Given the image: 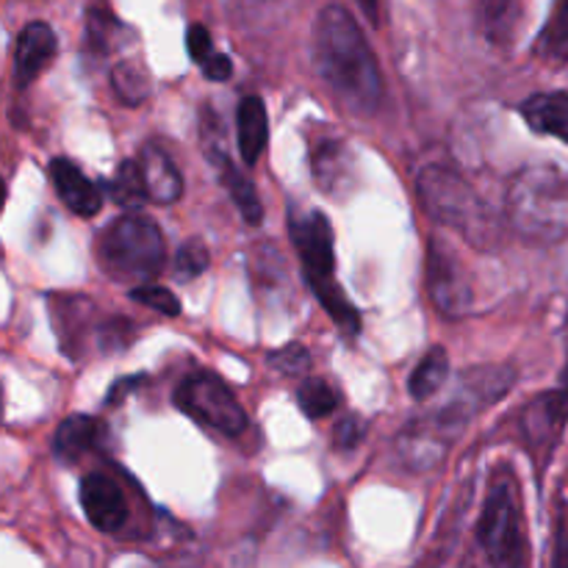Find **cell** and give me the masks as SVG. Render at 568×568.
<instances>
[{
    "label": "cell",
    "mask_w": 568,
    "mask_h": 568,
    "mask_svg": "<svg viewBox=\"0 0 568 568\" xmlns=\"http://www.w3.org/2000/svg\"><path fill=\"white\" fill-rule=\"evenodd\" d=\"M314 64L344 111L372 116L383 103L386 83L355 17L344 6H325L314 22Z\"/></svg>",
    "instance_id": "cell-1"
},
{
    "label": "cell",
    "mask_w": 568,
    "mask_h": 568,
    "mask_svg": "<svg viewBox=\"0 0 568 568\" xmlns=\"http://www.w3.org/2000/svg\"><path fill=\"white\" fill-rule=\"evenodd\" d=\"M510 386H514V372L508 369L469 372L453 403L433 416H425L422 422H414L397 438V449H403V458L410 466L427 469L447 453V444H453V438L464 430V425H469L471 414L503 397Z\"/></svg>",
    "instance_id": "cell-2"
},
{
    "label": "cell",
    "mask_w": 568,
    "mask_h": 568,
    "mask_svg": "<svg viewBox=\"0 0 568 568\" xmlns=\"http://www.w3.org/2000/svg\"><path fill=\"white\" fill-rule=\"evenodd\" d=\"M419 203L444 227L464 236L480 250H497L503 244V222L497 220L477 189L444 164H427L416 178Z\"/></svg>",
    "instance_id": "cell-3"
},
{
    "label": "cell",
    "mask_w": 568,
    "mask_h": 568,
    "mask_svg": "<svg viewBox=\"0 0 568 568\" xmlns=\"http://www.w3.org/2000/svg\"><path fill=\"white\" fill-rule=\"evenodd\" d=\"M505 209L525 242H560L568 236V172L555 164L525 166L510 183Z\"/></svg>",
    "instance_id": "cell-4"
},
{
    "label": "cell",
    "mask_w": 568,
    "mask_h": 568,
    "mask_svg": "<svg viewBox=\"0 0 568 568\" xmlns=\"http://www.w3.org/2000/svg\"><path fill=\"white\" fill-rule=\"evenodd\" d=\"M288 236L297 250L311 292L347 336H358L361 314L336 281V244L327 216L322 211H305V214L288 211Z\"/></svg>",
    "instance_id": "cell-5"
},
{
    "label": "cell",
    "mask_w": 568,
    "mask_h": 568,
    "mask_svg": "<svg viewBox=\"0 0 568 568\" xmlns=\"http://www.w3.org/2000/svg\"><path fill=\"white\" fill-rule=\"evenodd\" d=\"M98 258L105 275L114 281L148 286L164 270V233L148 214H122L100 233Z\"/></svg>",
    "instance_id": "cell-6"
},
{
    "label": "cell",
    "mask_w": 568,
    "mask_h": 568,
    "mask_svg": "<svg viewBox=\"0 0 568 568\" xmlns=\"http://www.w3.org/2000/svg\"><path fill=\"white\" fill-rule=\"evenodd\" d=\"M477 538L491 568H525V532L514 483H497L477 521Z\"/></svg>",
    "instance_id": "cell-7"
},
{
    "label": "cell",
    "mask_w": 568,
    "mask_h": 568,
    "mask_svg": "<svg viewBox=\"0 0 568 568\" xmlns=\"http://www.w3.org/2000/svg\"><path fill=\"white\" fill-rule=\"evenodd\" d=\"M175 405L194 422L222 433V436L236 438L250 425L247 410L239 403L233 388L211 372H194V375L183 377L181 386L175 388Z\"/></svg>",
    "instance_id": "cell-8"
},
{
    "label": "cell",
    "mask_w": 568,
    "mask_h": 568,
    "mask_svg": "<svg viewBox=\"0 0 568 568\" xmlns=\"http://www.w3.org/2000/svg\"><path fill=\"white\" fill-rule=\"evenodd\" d=\"M425 283L433 305L447 320H460L475 305V286L469 281V272L453 244L444 242L442 236H433L427 242Z\"/></svg>",
    "instance_id": "cell-9"
},
{
    "label": "cell",
    "mask_w": 568,
    "mask_h": 568,
    "mask_svg": "<svg viewBox=\"0 0 568 568\" xmlns=\"http://www.w3.org/2000/svg\"><path fill=\"white\" fill-rule=\"evenodd\" d=\"M203 148L211 164L220 172L222 186L231 194L233 205L239 209L242 220L250 222V225H261V220H264V205H261L258 189H255V183L233 164L231 155H227L225 150V142H222L220 136V125H214L211 120H203Z\"/></svg>",
    "instance_id": "cell-10"
},
{
    "label": "cell",
    "mask_w": 568,
    "mask_h": 568,
    "mask_svg": "<svg viewBox=\"0 0 568 568\" xmlns=\"http://www.w3.org/2000/svg\"><path fill=\"white\" fill-rule=\"evenodd\" d=\"M81 508L89 525L100 532H120L128 521V499L120 483L92 471L81 480Z\"/></svg>",
    "instance_id": "cell-11"
},
{
    "label": "cell",
    "mask_w": 568,
    "mask_h": 568,
    "mask_svg": "<svg viewBox=\"0 0 568 568\" xmlns=\"http://www.w3.org/2000/svg\"><path fill=\"white\" fill-rule=\"evenodd\" d=\"M568 425V386L558 392L541 394L530 408L525 410L521 419V430H525L527 447L530 453H541V449H552L558 438L564 436Z\"/></svg>",
    "instance_id": "cell-12"
},
{
    "label": "cell",
    "mask_w": 568,
    "mask_h": 568,
    "mask_svg": "<svg viewBox=\"0 0 568 568\" xmlns=\"http://www.w3.org/2000/svg\"><path fill=\"white\" fill-rule=\"evenodd\" d=\"M55 50H59V42H55V33L48 22L33 20L28 22L26 28L17 37L14 48V81L17 87L26 89L42 75L50 67V61L55 59Z\"/></svg>",
    "instance_id": "cell-13"
},
{
    "label": "cell",
    "mask_w": 568,
    "mask_h": 568,
    "mask_svg": "<svg viewBox=\"0 0 568 568\" xmlns=\"http://www.w3.org/2000/svg\"><path fill=\"white\" fill-rule=\"evenodd\" d=\"M48 172L55 194H59V200L72 214L81 216V220H92V216L100 214V209H103V192L72 161L53 159Z\"/></svg>",
    "instance_id": "cell-14"
},
{
    "label": "cell",
    "mask_w": 568,
    "mask_h": 568,
    "mask_svg": "<svg viewBox=\"0 0 568 568\" xmlns=\"http://www.w3.org/2000/svg\"><path fill=\"white\" fill-rule=\"evenodd\" d=\"M311 172H314L316 186L325 194H344L353 186V161H349V150L342 142H325L314 144L308 155Z\"/></svg>",
    "instance_id": "cell-15"
},
{
    "label": "cell",
    "mask_w": 568,
    "mask_h": 568,
    "mask_svg": "<svg viewBox=\"0 0 568 568\" xmlns=\"http://www.w3.org/2000/svg\"><path fill=\"white\" fill-rule=\"evenodd\" d=\"M136 161L139 166H142L144 183H148V194L153 203L172 205L181 200L183 178L164 150L155 148V144H144Z\"/></svg>",
    "instance_id": "cell-16"
},
{
    "label": "cell",
    "mask_w": 568,
    "mask_h": 568,
    "mask_svg": "<svg viewBox=\"0 0 568 568\" xmlns=\"http://www.w3.org/2000/svg\"><path fill=\"white\" fill-rule=\"evenodd\" d=\"M527 128L568 144V92H538L519 105Z\"/></svg>",
    "instance_id": "cell-17"
},
{
    "label": "cell",
    "mask_w": 568,
    "mask_h": 568,
    "mask_svg": "<svg viewBox=\"0 0 568 568\" xmlns=\"http://www.w3.org/2000/svg\"><path fill=\"white\" fill-rule=\"evenodd\" d=\"M236 136L244 164H258L261 153H264L266 142H270V116H266V105L258 94H247L239 103Z\"/></svg>",
    "instance_id": "cell-18"
},
{
    "label": "cell",
    "mask_w": 568,
    "mask_h": 568,
    "mask_svg": "<svg viewBox=\"0 0 568 568\" xmlns=\"http://www.w3.org/2000/svg\"><path fill=\"white\" fill-rule=\"evenodd\" d=\"M103 436H105V425L100 419H94V416H83V414L67 416V419L59 425V430H55L53 449L61 460L72 464V460L92 453V449L103 442Z\"/></svg>",
    "instance_id": "cell-19"
},
{
    "label": "cell",
    "mask_w": 568,
    "mask_h": 568,
    "mask_svg": "<svg viewBox=\"0 0 568 568\" xmlns=\"http://www.w3.org/2000/svg\"><path fill=\"white\" fill-rule=\"evenodd\" d=\"M525 0H480L483 33L494 48H508L514 44L519 31Z\"/></svg>",
    "instance_id": "cell-20"
},
{
    "label": "cell",
    "mask_w": 568,
    "mask_h": 568,
    "mask_svg": "<svg viewBox=\"0 0 568 568\" xmlns=\"http://www.w3.org/2000/svg\"><path fill=\"white\" fill-rule=\"evenodd\" d=\"M186 50H189V55H192L194 64L203 70V75L209 78V81H220L222 83V81H227V78L233 75L231 59H227L225 53H220V50L214 48V39H211L209 28L200 26V22L189 26Z\"/></svg>",
    "instance_id": "cell-21"
},
{
    "label": "cell",
    "mask_w": 568,
    "mask_h": 568,
    "mask_svg": "<svg viewBox=\"0 0 568 568\" xmlns=\"http://www.w3.org/2000/svg\"><path fill=\"white\" fill-rule=\"evenodd\" d=\"M89 314H92V303L83 297H61L59 305H53V325L59 333V342L64 355L75 358L78 355V336L81 327L89 325Z\"/></svg>",
    "instance_id": "cell-22"
},
{
    "label": "cell",
    "mask_w": 568,
    "mask_h": 568,
    "mask_svg": "<svg viewBox=\"0 0 568 568\" xmlns=\"http://www.w3.org/2000/svg\"><path fill=\"white\" fill-rule=\"evenodd\" d=\"M449 375V355L444 347H433L430 353L425 355V358L416 364V369L410 372L408 377V392L410 397L419 399V403H425V399H430L433 394L438 392V388L444 386V381H447Z\"/></svg>",
    "instance_id": "cell-23"
},
{
    "label": "cell",
    "mask_w": 568,
    "mask_h": 568,
    "mask_svg": "<svg viewBox=\"0 0 568 568\" xmlns=\"http://www.w3.org/2000/svg\"><path fill=\"white\" fill-rule=\"evenodd\" d=\"M122 26L114 14H111L109 6L103 0H94L87 9V33H83V42L92 55H105L114 48L116 37H120Z\"/></svg>",
    "instance_id": "cell-24"
},
{
    "label": "cell",
    "mask_w": 568,
    "mask_h": 568,
    "mask_svg": "<svg viewBox=\"0 0 568 568\" xmlns=\"http://www.w3.org/2000/svg\"><path fill=\"white\" fill-rule=\"evenodd\" d=\"M111 89L125 105H139L150 98V75L139 61H116L111 67Z\"/></svg>",
    "instance_id": "cell-25"
},
{
    "label": "cell",
    "mask_w": 568,
    "mask_h": 568,
    "mask_svg": "<svg viewBox=\"0 0 568 568\" xmlns=\"http://www.w3.org/2000/svg\"><path fill=\"white\" fill-rule=\"evenodd\" d=\"M297 405L308 419H325V416L336 414L342 399H338V392L322 377L308 375L297 388Z\"/></svg>",
    "instance_id": "cell-26"
},
{
    "label": "cell",
    "mask_w": 568,
    "mask_h": 568,
    "mask_svg": "<svg viewBox=\"0 0 568 568\" xmlns=\"http://www.w3.org/2000/svg\"><path fill=\"white\" fill-rule=\"evenodd\" d=\"M109 194L114 203L125 205V209H139V205L144 203V200H150L148 194V183H144V175H142V166H139V161L128 159L122 161L120 166H116V175L109 181Z\"/></svg>",
    "instance_id": "cell-27"
},
{
    "label": "cell",
    "mask_w": 568,
    "mask_h": 568,
    "mask_svg": "<svg viewBox=\"0 0 568 568\" xmlns=\"http://www.w3.org/2000/svg\"><path fill=\"white\" fill-rule=\"evenodd\" d=\"M538 53L549 61L568 59V0H558L552 17L538 39Z\"/></svg>",
    "instance_id": "cell-28"
},
{
    "label": "cell",
    "mask_w": 568,
    "mask_h": 568,
    "mask_svg": "<svg viewBox=\"0 0 568 568\" xmlns=\"http://www.w3.org/2000/svg\"><path fill=\"white\" fill-rule=\"evenodd\" d=\"M209 264H211L209 247H205L200 239H189V242H183L181 247H178L175 275L181 277V281H194V277H200L205 270H209Z\"/></svg>",
    "instance_id": "cell-29"
},
{
    "label": "cell",
    "mask_w": 568,
    "mask_h": 568,
    "mask_svg": "<svg viewBox=\"0 0 568 568\" xmlns=\"http://www.w3.org/2000/svg\"><path fill=\"white\" fill-rule=\"evenodd\" d=\"M131 300L133 303L148 305V308L159 311V314L164 316L181 314V300H178L166 286H153V283H148V286H136L131 288Z\"/></svg>",
    "instance_id": "cell-30"
},
{
    "label": "cell",
    "mask_w": 568,
    "mask_h": 568,
    "mask_svg": "<svg viewBox=\"0 0 568 568\" xmlns=\"http://www.w3.org/2000/svg\"><path fill=\"white\" fill-rule=\"evenodd\" d=\"M270 366L281 375H308L311 372V353L303 344H286V347L270 353Z\"/></svg>",
    "instance_id": "cell-31"
},
{
    "label": "cell",
    "mask_w": 568,
    "mask_h": 568,
    "mask_svg": "<svg viewBox=\"0 0 568 568\" xmlns=\"http://www.w3.org/2000/svg\"><path fill=\"white\" fill-rule=\"evenodd\" d=\"M552 568H568V503L560 499L552 525Z\"/></svg>",
    "instance_id": "cell-32"
},
{
    "label": "cell",
    "mask_w": 568,
    "mask_h": 568,
    "mask_svg": "<svg viewBox=\"0 0 568 568\" xmlns=\"http://www.w3.org/2000/svg\"><path fill=\"white\" fill-rule=\"evenodd\" d=\"M361 436H364V425H361V419L358 416H347V419H342L336 427H333V447L353 449L355 444L361 442Z\"/></svg>",
    "instance_id": "cell-33"
},
{
    "label": "cell",
    "mask_w": 568,
    "mask_h": 568,
    "mask_svg": "<svg viewBox=\"0 0 568 568\" xmlns=\"http://www.w3.org/2000/svg\"><path fill=\"white\" fill-rule=\"evenodd\" d=\"M139 383H142V377H125V381L114 383V386L109 388V399H105V403H109V405L111 403H122V399L128 397V392H133Z\"/></svg>",
    "instance_id": "cell-34"
},
{
    "label": "cell",
    "mask_w": 568,
    "mask_h": 568,
    "mask_svg": "<svg viewBox=\"0 0 568 568\" xmlns=\"http://www.w3.org/2000/svg\"><path fill=\"white\" fill-rule=\"evenodd\" d=\"M358 3H361V9H364V14L377 26V22H381V9H377V0H358Z\"/></svg>",
    "instance_id": "cell-35"
}]
</instances>
